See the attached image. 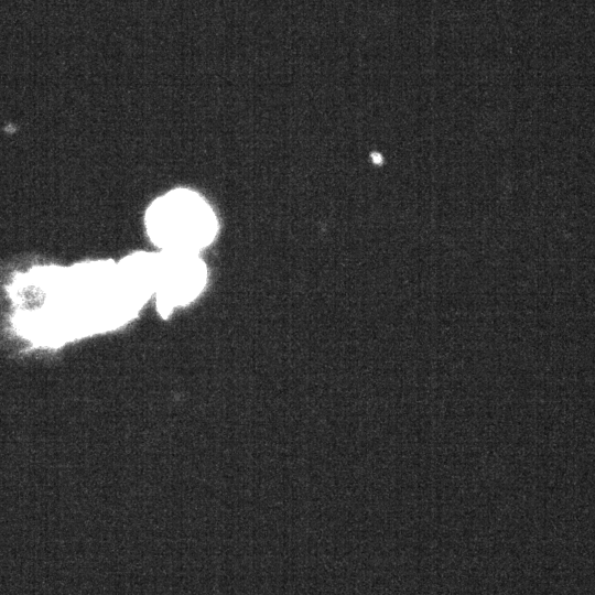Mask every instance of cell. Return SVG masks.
I'll return each mask as SVG.
<instances>
[{"instance_id": "cell-1", "label": "cell", "mask_w": 595, "mask_h": 595, "mask_svg": "<svg viewBox=\"0 0 595 595\" xmlns=\"http://www.w3.org/2000/svg\"><path fill=\"white\" fill-rule=\"evenodd\" d=\"M149 238L161 250L198 252L215 239L218 220L196 192L172 190L154 199L144 217Z\"/></svg>"}, {"instance_id": "cell-2", "label": "cell", "mask_w": 595, "mask_h": 595, "mask_svg": "<svg viewBox=\"0 0 595 595\" xmlns=\"http://www.w3.org/2000/svg\"><path fill=\"white\" fill-rule=\"evenodd\" d=\"M206 267L197 252L161 250L155 253V289L161 314L186 305L204 289Z\"/></svg>"}]
</instances>
